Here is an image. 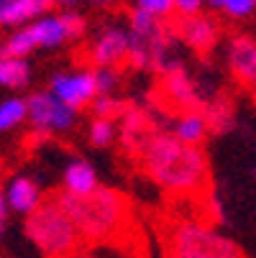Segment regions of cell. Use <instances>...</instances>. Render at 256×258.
Segmentation results:
<instances>
[{"label":"cell","mask_w":256,"mask_h":258,"mask_svg":"<svg viewBox=\"0 0 256 258\" xmlns=\"http://www.w3.org/2000/svg\"><path fill=\"white\" fill-rule=\"evenodd\" d=\"M141 164L146 176L169 195H200L210 184L205 151L200 146L179 141L172 133H154L141 149Z\"/></svg>","instance_id":"cell-1"},{"label":"cell","mask_w":256,"mask_h":258,"mask_svg":"<svg viewBox=\"0 0 256 258\" xmlns=\"http://www.w3.org/2000/svg\"><path fill=\"white\" fill-rule=\"evenodd\" d=\"M64 210L69 212L72 223L77 225L82 240L87 243H108L126 233V225L131 220V205L126 195L97 187L90 195H57Z\"/></svg>","instance_id":"cell-2"},{"label":"cell","mask_w":256,"mask_h":258,"mask_svg":"<svg viewBox=\"0 0 256 258\" xmlns=\"http://www.w3.org/2000/svg\"><path fill=\"white\" fill-rule=\"evenodd\" d=\"M26 235L44 258H62L75 253L82 243L77 225L59 197H46L31 215H26Z\"/></svg>","instance_id":"cell-3"},{"label":"cell","mask_w":256,"mask_h":258,"mask_svg":"<svg viewBox=\"0 0 256 258\" xmlns=\"http://www.w3.org/2000/svg\"><path fill=\"white\" fill-rule=\"evenodd\" d=\"M172 258H241V248L202 220H182L167 235Z\"/></svg>","instance_id":"cell-4"},{"label":"cell","mask_w":256,"mask_h":258,"mask_svg":"<svg viewBox=\"0 0 256 258\" xmlns=\"http://www.w3.org/2000/svg\"><path fill=\"white\" fill-rule=\"evenodd\" d=\"M26 102H28V123L41 133H64L77 123L80 110L62 102L52 90L33 92Z\"/></svg>","instance_id":"cell-5"},{"label":"cell","mask_w":256,"mask_h":258,"mask_svg":"<svg viewBox=\"0 0 256 258\" xmlns=\"http://www.w3.org/2000/svg\"><path fill=\"white\" fill-rule=\"evenodd\" d=\"M49 90L67 102L69 107L82 110L92 105V100L100 95L97 92V80H95V69H75V72H59L52 77Z\"/></svg>","instance_id":"cell-6"},{"label":"cell","mask_w":256,"mask_h":258,"mask_svg":"<svg viewBox=\"0 0 256 258\" xmlns=\"http://www.w3.org/2000/svg\"><path fill=\"white\" fill-rule=\"evenodd\" d=\"M131 54V36L128 28L123 26H105L87 49V59L92 61V67H118L123 61H128Z\"/></svg>","instance_id":"cell-7"},{"label":"cell","mask_w":256,"mask_h":258,"mask_svg":"<svg viewBox=\"0 0 256 258\" xmlns=\"http://www.w3.org/2000/svg\"><path fill=\"white\" fill-rule=\"evenodd\" d=\"M159 92L164 97V102L169 107H177L179 113H187V110H195L197 105V90L192 85V80L187 77V72L182 69L177 61H167L159 69Z\"/></svg>","instance_id":"cell-8"},{"label":"cell","mask_w":256,"mask_h":258,"mask_svg":"<svg viewBox=\"0 0 256 258\" xmlns=\"http://www.w3.org/2000/svg\"><path fill=\"white\" fill-rule=\"evenodd\" d=\"M174 36H179L190 49H195L197 54H205L215 46L218 36H221V28L210 16L202 13H192V16H177L174 26H172Z\"/></svg>","instance_id":"cell-9"},{"label":"cell","mask_w":256,"mask_h":258,"mask_svg":"<svg viewBox=\"0 0 256 258\" xmlns=\"http://www.w3.org/2000/svg\"><path fill=\"white\" fill-rule=\"evenodd\" d=\"M228 67L241 87L256 90V41L248 36H236L228 46Z\"/></svg>","instance_id":"cell-10"},{"label":"cell","mask_w":256,"mask_h":258,"mask_svg":"<svg viewBox=\"0 0 256 258\" xmlns=\"http://www.w3.org/2000/svg\"><path fill=\"white\" fill-rule=\"evenodd\" d=\"M54 0H0V26L16 28L41 18L52 11Z\"/></svg>","instance_id":"cell-11"},{"label":"cell","mask_w":256,"mask_h":258,"mask_svg":"<svg viewBox=\"0 0 256 258\" xmlns=\"http://www.w3.org/2000/svg\"><path fill=\"white\" fill-rule=\"evenodd\" d=\"M6 200L11 205L13 212L18 215H31L36 207H39L44 202V195H41V187L36 184L31 176H16L8 181L6 187Z\"/></svg>","instance_id":"cell-12"},{"label":"cell","mask_w":256,"mask_h":258,"mask_svg":"<svg viewBox=\"0 0 256 258\" xmlns=\"http://www.w3.org/2000/svg\"><path fill=\"white\" fill-rule=\"evenodd\" d=\"M28 26L33 31V39H36V44H39V49L41 46L44 49H54V46H62V44H67L72 39V31L67 26L64 13H59V16L57 13H46L41 18L31 21Z\"/></svg>","instance_id":"cell-13"},{"label":"cell","mask_w":256,"mask_h":258,"mask_svg":"<svg viewBox=\"0 0 256 258\" xmlns=\"http://www.w3.org/2000/svg\"><path fill=\"white\" fill-rule=\"evenodd\" d=\"M62 187L64 192L69 195H90L92 189H97V174H95V166L90 161H69L64 174H62Z\"/></svg>","instance_id":"cell-14"},{"label":"cell","mask_w":256,"mask_h":258,"mask_svg":"<svg viewBox=\"0 0 256 258\" xmlns=\"http://www.w3.org/2000/svg\"><path fill=\"white\" fill-rule=\"evenodd\" d=\"M208 120H205V113H197V110H187V113H179L177 120H174V128H172V136H177L179 141L185 143H192V146H200L202 138L208 136Z\"/></svg>","instance_id":"cell-15"},{"label":"cell","mask_w":256,"mask_h":258,"mask_svg":"<svg viewBox=\"0 0 256 258\" xmlns=\"http://www.w3.org/2000/svg\"><path fill=\"white\" fill-rule=\"evenodd\" d=\"M28 64L21 56H11V54H0V87H23L28 82Z\"/></svg>","instance_id":"cell-16"},{"label":"cell","mask_w":256,"mask_h":258,"mask_svg":"<svg viewBox=\"0 0 256 258\" xmlns=\"http://www.w3.org/2000/svg\"><path fill=\"white\" fill-rule=\"evenodd\" d=\"M154 133L149 131V120H146V115H141V113H126L123 115V141L128 143V146H133V149H143L146 143H149V138H151Z\"/></svg>","instance_id":"cell-17"},{"label":"cell","mask_w":256,"mask_h":258,"mask_svg":"<svg viewBox=\"0 0 256 258\" xmlns=\"http://www.w3.org/2000/svg\"><path fill=\"white\" fill-rule=\"evenodd\" d=\"M23 120H28V102L21 97H8L0 102V133L13 131L16 125H21Z\"/></svg>","instance_id":"cell-18"},{"label":"cell","mask_w":256,"mask_h":258,"mask_svg":"<svg viewBox=\"0 0 256 258\" xmlns=\"http://www.w3.org/2000/svg\"><path fill=\"white\" fill-rule=\"evenodd\" d=\"M39 49V44H36V39H33V31H31V26L26 23V26H21L18 31H13L11 36H8V41L3 44V51L6 54H11V56H21V59H26L31 51H36Z\"/></svg>","instance_id":"cell-19"},{"label":"cell","mask_w":256,"mask_h":258,"mask_svg":"<svg viewBox=\"0 0 256 258\" xmlns=\"http://www.w3.org/2000/svg\"><path fill=\"white\" fill-rule=\"evenodd\" d=\"M205 120L208 128L215 133H223L233 125V105L228 100H215L205 107Z\"/></svg>","instance_id":"cell-20"},{"label":"cell","mask_w":256,"mask_h":258,"mask_svg":"<svg viewBox=\"0 0 256 258\" xmlns=\"http://www.w3.org/2000/svg\"><path fill=\"white\" fill-rule=\"evenodd\" d=\"M87 138H90L92 146H97V149L111 146L113 138H116V123H113V118H95V120L90 123Z\"/></svg>","instance_id":"cell-21"},{"label":"cell","mask_w":256,"mask_h":258,"mask_svg":"<svg viewBox=\"0 0 256 258\" xmlns=\"http://www.w3.org/2000/svg\"><path fill=\"white\" fill-rule=\"evenodd\" d=\"M133 8L146 11L162 21H169L174 16V0H133Z\"/></svg>","instance_id":"cell-22"},{"label":"cell","mask_w":256,"mask_h":258,"mask_svg":"<svg viewBox=\"0 0 256 258\" xmlns=\"http://www.w3.org/2000/svg\"><path fill=\"white\" fill-rule=\"evenodd\" d=\"M95 80H97V92L100 95H113L116 87H118V72H116V67H97Z\"/></svg>","instance_id":"cell-23"},{"label":"cell","mask_w":256,"mask_h":258,"mask_svg":"<svg viewBox=\"0 0 256 258\" xmlns=\"http://www.w3.org/2000/svg\"><path fill=\"white\" fill-rule=\"evenodd\" d=\"M92 110H95V118H116L121 110V102L113 95H97L92 100Z\"/></svg>","instance_id":"cell-24"},{"label":"cell","mask_w":256,"mask_h":258,"mask_svg":"<svg viewBox=\"0 0 256 258\" xmlns=\"http://www.w3.org/2000/svg\"><path fill=\"white\" fill-rule=\"evenodd\" d=\"M221 8L231 18H248L256 11V0H226Z\"/></svg>","instance_id":"cell-25"},{"label":"cell","mask_w":256,"mask_h":258,"mask_svg":"<svg viewBox=\"0 0 256 258\" xmlns=\"http://www.w3.org/2000/svg\"><path fill=\"white\" fill-rule=\"evenodd\" d=\"M205 0H174V16H192L200 13Z\"/></svg>","instance_id":"cell-26"},{"label":"cell","mask_w":256,"mask_h":258,"mask_svg":"<svg viewBox=\"0 0 256 258\" xmlns=\"http://www.w3.org/2000/svg\"><path fill=\"white\" fill-rule=\"evenodd\" d=\"M11 205H8V200H6V189H0V238H3V233H6V228H8V217H11Z\"/></svg>","instance_id":"cell-27"},{"label":"cell","mask_w":256,"mask_h":258,"mask_svg":"<svg viewBox=\"0 0 256 258\" xmlns=\"http://www.w3.org/2000/svg\"><path fill=\"white\" fill-rule=\"evenodd\" d=\"M57 6H64V8H72V6H77V3H85V0H54Z\"/></svg>","instance_id":"cell-28"},{"label":"cell","mask_w":256,"mask_h":258,"mask_svg":"<svg viewBox=\"0 0 256 258\" xmlns=\"http://www.w3.org/2000/svg\"><path fill=\"white\" fill-rule=\"evenodd\" d=\"M62 258H92V255H85V253L75 250V253H69V255H62Z\"/></svg>","instance_id":"cell-29"},{"label":"cell","mask_w":256,"mask_h":258,"mask_svg":"<svg viewBox=\"0 0 256 258\" xmlns=\"http://www.w3.org/2000/svg\"><path fill=\"white\" fill-rule=\"evenodd\" d=\"M92 3H95V6H113L116 0H92Z\"/></svg>","instance_id":"cell-30"},{"label":"cell","mask_w":256,"mask_h":258,"mask_svg":"<svg viewBox=\"0 0 256 258\" xmlns=\"http://www.w3.org/2000/svg\"><path fill=\"white\" fill-rule=\"evenodd\" d=\"M208 3H213V6H218V8H221V6L226 3V0H208Z\"/></svg>","instance_id":"cell-31"},{"label":"cell","mask_w":256,"mask_h":258,"mask_svg":"<svg viewBox=\"0 0 256 258\" xmlns=\"http://www.w3.org/2000/svg\"><path fill=\"white\" fill-rule=\"evenodd\" d=\"M0 54H3V44H0Z\"/></svg>","instance_id":"cell-32"}]
</instances>
